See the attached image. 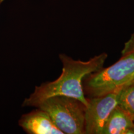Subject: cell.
I'll use <instances>...</instances> for the list:
<instances>
[{"instance_id":"3","label":"cell","mask_w":134,"mask_h":134,"mask_svg":"<svg viewBox=\"0 0 134 134\" xmlns=\"http://www.w3.org/2000/svg\"><path fill=\"white\" fill-rule=\"evenodd\" d=\"M37 108L46 112L63 133L85 134L86 107L80 100L71 97L55 96L46 99Z\"/></svg>"},{"instance_id":"6","label":"cell","mask_w":134,"mask_h":134,"mask_svg":"<svg viewBox=\"0 0 134 134\" xmlns=\"http://www.w3.org/2000/svg\"><path fill=\"white\" fill-rule=\"evenodd\" d=\"M102 134H134V120L117 105L105 122Z\"/></svg>"},{"instance_id":"7","label":"cell","mask_w":134,"mask_h":134,"mask_svg":"<svg viewBox=\"0 0 134 134\" xmlns=\"http://www.w3.org/2000/svg\"><path fill=\"white\" fill-rule=\"evenodd\" d=\"M117 105L134 120V79L120 89Z\"/></svg>"},{"instance_id":"2","label":"cell","mask_w":134,"mask_h":134,"mask_svg":"<svg viewBox=\"0 0 134 134\" xmlns=\"http://www.w3.org/2000/svg\"><path fill=\"white\" fill-rule=\"evenodd\" d=\"M86 76V80H83V90L91 98L117 91L134 79V55L122 54L120 59L111 66Z\"/></svg>"},{"instance_id":"9","label":"cell","mask_w":134,"mask_h":134,"mask_svg":"<svg viewBox=\"0 0 134 134\" xmlns=\"http://www.w3.org/2000/svg\"><path fill=\"white\" fill-rule=\"evenodd\" d=\"M3 0H0V4H1V3L3 2Z\"/></svg>"},{"instance_id":"10","label":"cell","mask_w":134,"mask_h":134,"mask_svg":"<svg viewBox=\"0 0 134 134\" xmlns=\"http://www.w3.org/2000/svg\"><path fill=\"white\" fill-rule=\"evenodd\" d=\"M3 1H4V0H3Z\"/></svg>"},{"instance_id":"8","label":"cell","mask_w":134,"mask_h":134,"mask_svg":"<svg viewBox=\"0 0 134 134\" xmlns=\"http://www.w3.org/2000/svg\"><path fill=\"white\" fill-rule=\"evenodd\" d=\"M125 53H132L134 55V32L132 34L129 39L124 43L122 54Z\"/></svg>"},{"instance_id":"5","label":"cell","mask_w":134,"mask_h":134,"mask_svg":"<svg viewBox=\"0 0 134 134\" xmlns=\"http://www.w3.org/2000/svg\"><path fill=\"white\" fill-rule=\"evenodd\" d=\"M19 124L29 134H64L54 124L48 114L39 108L22 115Z\"/></svg>"},{"instance_id":"4","label":"cell","mask_w":134,"mask_h":134,"mask_svg":"<svg viewBox=\"0 0 134 134\" xmlns=\"http://www.w3.org/2000/svg\"><path fill=\"white\" fill-rule=\"evenodd\" d=\"M120 89L104 96L88 99L85 114V133L102 134L108 117L118 105Z\"/></svg>"},{"instance_id":"1","label":"cell","mask_w":134,"mask_h":134,"mask_svg":"<svg viewBox=\"0 0 134 134\" xmlns=\"http://www.w3.org/2000/svg\"><path fill=\"white\" fill-rule=\"evenodd\" d=\"M108 57L106 53L103 52L88 61H82L61 53L59 58L63 67L60 76L55 81L36 86L34 91L25 99L22 106L37 108L43 100L50 97L65 96L80 100L87 107L88 99L84 93L83 80L88 75L102 69Z\"/></svg>"}]
</instances>
